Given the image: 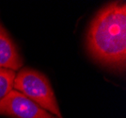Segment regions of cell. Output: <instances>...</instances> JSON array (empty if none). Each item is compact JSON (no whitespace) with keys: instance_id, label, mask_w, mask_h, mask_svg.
<instances>
[{"instance_id":"5","label":"cell","mask_w":126,"mask_h":118,"mask_svg":"<svg viewBox=\"0 0 126 118\" xmlns=\"http://www.w3.org/2000/svg\"><path fill=\"white\" fill-rule=\"evenodd\" d=\"M15 71L0 68V102L13 89Z\"/></svg>"},{"instance_id":"4","label":"cell","mask_w":126,"mask_h":118,"mask_svg":"<svg viewBox=\"0 0 126 118\" xmlns=\"http://www.w3.org/2000/svg\"><path fill=\"white\" fill-rule=\"evenodd\" d=\"M22 65L23 59L17 46L9 33L0 25V68L16 71Z\"/></svg>"},{"instance_id":"1","label":"cell","mask_w":126,"mask_h":118,"mask_svg":"<svg viewBox=\"0 0 126 118\" xmlns=\"http://www.w3.org/2000/svg\"><path fill=\"white\" fill-rule=\"evenodd\" d=\"M92 58L111 68L124 71L126 62V4L115 1L95 15L87 34Z\"/></svg>"},{"instance_id":"3","label":"cell","mask_w":126,"mask_h":118,"mask_svg":"<svg viewBox=\"0 0 126 118\" xmlns=\"http://www.w3.org/2000/svg\"><path fill=\"white\" fill-rule=\"evenodd\" d=\"M0 114L12 118H58L16 90L0 102Z\"/></svg>"},{"instance_id":"2","label":"cell","mask_w":126,"mask_h":118,"mask_svg":"<svg viewBox=\"0 0 126 118\" xmlns=\"http://www.w3.org/2000/svg\"><path fill=\"white\" fill-rule=\"evenodd\" d=\"M13 88L48 113L62 118L50 81L42 73L28 67L23 68L16 74Z\"/></svg>"}]
</instances>
